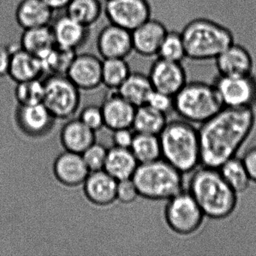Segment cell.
<instances>
[{
  "instance_id": "obj_34",
  "label": "cell",
  "mask_w": 256,
  "mask_h": 256,
  "mask_svg": "<svg viewBox=\"0 0 256 256\" xmlns=\"http://www.w3.org/2000/svg\"><path fill=\"white\" fill-rule=\"evenodd\" d=\"M44 94V82L41 79L17 83L14 89V96L22 106L43 103Z\"/></svg>"
},
{
  "instance_id": "obj_12",
  "label": "cell",
  "mask_w": 256,
  "mask_h": 256,
  "mask_svg": "<svg viewBox=\"0 0 256 256\" xmlns=\"http://www.w3.org/2000/svg\"><path fill=\"white\" fill-rule=\"evenodd\" d=\"M150 80L155 90L174 96L187 83L186 72L181 62L158 58L152 64Z\"/></svg>"
},
{
  "instance_id": "obj_40",
  "label": "cell",
  "mask_w": 256,
  "mask_h": 256,
  "mask_svg": "<svg viewBox=\"0 0 256 256\" xmlns=\"http://www.w3.org/2000/svg\"><path fill=\"white\" fill-rule=\"evenodd\" d=\"M131 130V128H125L112 131L114 146L130 149L134 136V133H133Z\"/></svg>"
},
{
  "instance_id": "obj_30",
  "label": "cell",
  "mask_w": 256,
  "mask_h": 256,
  "mask_svg": "<svg viewBox=\"0 0 256 256\" xmlns=\"http://www.w3.org/2000/svg\"><path fill=\"white\" fill-rule=\"evenodd\" d=\"M130 149L139 164L162 158L161 144L158 136L136 132Z\"/></svg>"
},
{
  "instance_id": "obj_25",
  "label": "cell",
  "mask_w": 256,
  "mask_h": 256,
  "mask_svg": "<svg viewBox=\"0 0 256 256\" xmlns=\"http://www.w3.org/2000/svg\"><path fill=\"white\" fill-rule=\"evenodd\" d=\"M19 46L24 50L42 59L56 46L52 28L48 26L24 30L20 36Z\"/></svg>"
},
{
  "instance_id": "obj_41",
  "label": "cell",
  "mask_w": 256,
  "mask_h": 256,
  "mask_svg": "<svg viewBox=\"0 0 256 256\" xmlns=\"http://www.w3.org/2000/svg\"><path fill=\"white\" fill-rule=\"evenodd\" d=\"M241 158L252 182H256V146L248 149Z\"/></svg>"
},
{
  "instance_id": "obj_10",
  "label": "cell",
  "mask_w": 256,
  "mask_h": 256,
  "mask_svg": "<svg viewBox=\"0 0 256 256\" xmlns=\"http://www.w3.org/2000/svg\"><path fill=\"white\" fill-rule=\"evenodd\" d=\"M104 13L109 23L132 32L151 18L152 8L148 0H106Z\"/></svg>"
},
{
  "instance_id": "obj_28",
  "label": "cell",
  "mask_w": 256,
  "mask_h": 256,
  "mask_svg": "<svg viewBox=\"0 0 256 256\" xmlns=\"http://www.w3.org/2000/svg\"><path fill=\"white\" fill-rule=\"evenodd\" d=\"M65 13L84 26L90 28L101 18L104 6L101 0H71Z\"/></svg>"
},
{
  "instance_id": "obj_35",
  "label": "cell",
  "mask_w": 256,
  "mask_h": 256,
  "mask_svg": "<svg viewBox=\"0 0 256 256\" xmlns=\"http://www.w3.org/2000/svg\"><path fill=\"white\" fill-rule=\"evenodd\" d=\"M108 149L101 144H92L82 155L90 172L104 170Z\"/></svg>"
},
{
  "instance_id": "obj_23",
  "label": "cell",
  "mask_w": 256,
  "mask_h": 256,
  "mask_svg": "<svg viewBox=\"0 0 256 256\" xmlns=\"http://www.w3.org/2000/svg\"><path fill=\"white\" fill-rule=\"evenodd\" d=\"M60 142L65 150L82 154L96 142V132L79 119L70 120L62 126Z\"/></svg>"
},
{
  "instance_id": "obj_9",
  "label": "cell",
  "mask_w": 256,
  "mask_h": 256,
  "mask_svg": "<svg viewBox=\"0 0 256 256\" xmlns=\"http://www.w3.org/2000/svg\"><path fill=\"white\" fill-rule=\"evenodd\" d=\"M224 107L252 108L256 103V79L253 74L218 76L214 83Z\"/></svg>"
},
{
  "instance_id": "obj_5",
  "label": "cell",
  "mask_w": 256,
  "mask_h": 256,
  "mask_svg": "<svg viewBox=\"0 0 256 256\" xmlns=\"http://www.w3.org/2000/svg\"><path fill=\"white\" fill-rule=\"evenodd\" d=\"M132 180L139 196L151 200H168L184 191L182 174L162 158L140 163Z\"/></svg>"
},
{
  "instance_id": "obj_33",
  "label": "cell",
  "mask_w": 256,
  "mask_h": 256,
  "mask_svg": "<svg viewBox=\"0 0 256 256\" xmlns=\"http://www.w3.org/2000/svg\"><path fill=\"white\" fill-rule=\"evenodd\" d=\"M157 56L172 62H182L187 58L185 44L181 32L168 31L160 46Z\"/></svg>"
},
{
  "instance_id": "obj_4",
  "label": "cell",
  "mask_w": 256,
  "mask_h": 256,
  "mask_svg": "<svg viewBox=\"0 0 256 256\" xmlns=\"http://www.w3.org/2000/svg\"><path fill=\"white\" fill-rule=\"evenodd\" d=\"M186 56L196 61L215 60L234 43L233 34L226 26L208 18L188 22L182 32Z\"/></svg>"
},
{
  "instance_id": "obj_36",
  "label": "cell",
  "mask_w": 256,
  "mask_h": 256,
  "mask_svg": "<svg viewBox=\"0 0 256 256\" xmlns=\"http://www.w3.org/2000/svg\"><path fill=\"white\" fill-rule=\"evenodd\" d=\"M78 119L94 132L104 126V116L101 106L90 104L82 109Z\"/></svg>"
},
{
  "instance_id": "obj_2",
  "label": "cell",
  "mask_w": 256,
  "mask_h": 256,
  "mask_svg": "<svg viewBox=\"0 0 256 256\" xmlns=\"http://www.w3.org/2000/svg\"><path fill=\"white\" fill-rule=\"evenodd\" d=\"M188 192L203 211L212 220L230 216L238 204V193L226 182L218 168L202 166L192 172Z\"/></svg>"
},
{
  "instance_id": "obj_3",
  "label": "cell",
  "mask_w": 256,
  "mask_h": 256,
  "mask_svg": "<svg viewBox=\"0 0 256 256\" xmlns=\"http://www.w3.org/2000/svg\"><path fill=\"white\" fill-rule=\"evenodd\" d=\"M158 137L162 158L182 174L202 164L198 130L193 124L184 120L168 122Z\"/></svg>"
},
{
  "instance_id": "obj_14",
  "label": "cell",
  "mask_w": 256,
  "mask_h": 256,
  "mask_svg": "<svg viewBox=\"0 0 256 256\" xmlns=\"http://www.w3.org/2000/svg\"><path fill=\"white\" fill-rule=\"evenodd\" d=\"M102 60L91 54H76L66 76L80 90L90 91L102 84Z\"/></svg>"
},
{
  "instance_id": "obj_19",
  "label": "cell",
  "mask_w": 256,
  "mask_h": 256,
  "mask_svg": "<svg viewBox=\"0 0 256 256\" xmlns=\"http://www.w3.org/2000/svg\"><path fill=\"white\" fill-rule=\"evenodd\" d=\"M167 32L166 26L161 22L151 18L132 31L133 50L145 58L157 56Z\"/></svg>"
},
{
  "instance_id": "obj_31",
  "label": "cell",
  "mask_w": 256,
  "mask_h": 256,
  "mask_svg": "<svg viewBox=\"0 0 256 256\" xmlns=\"http://www.w3.org/2000/svg\"><path fill=\"white\" fill-rule=\"evenodd\" d=\"M131 72L126 59L103 60L102 82L110 90L118 91Z\"/></svg>"
},
{
  "instance_id": "obj_27",
  "label": "cell",
  "mask_w": 256,
  "mask_h": 256,
  "mask_svg": "<svg viewBox=\"0 0 256 256\" xmlns=\"http://www.w3.org/2000/svg\"><path fill=\"white\" fill-rule=\"evenodd\" d=\"M167 122V115L145 104L136 108L132 128L136 132L160 136Z\"/></svg>"
},
{
  "instance_id": "obj_42",
  "label": "cell",
  "mask_w": 256,
  "mask_h": 256,
  "mask_svg": "<svg viewBox=\"0 0 256 256\" xmlns=\"http://www.w3.org/2000/svg\"><path fill=\"white\" fill-rule=\"evenodd\" d=\"M54 11L66 10L71 0H42Z\"/></svg>"
},
{
  "instance_id": "obj_24",
  "label": "cell",
  "mask_w": 256,
  "mask_h": 256,
  "mask_svg": "<svg viewBox=\"0 0 256 256\" xmlns=\"http://www.w3.org/2000/svg\"><path fill=\"white\" fill-rule=\"evenodd\" d=\"M138 164L131 149L114 146L108 150L104 170L118 181L132 178Z\"/></svg>"
},
{
  "instance_id": "obj_7",
  "label": "cell",
  "mask_w": 256,
  "mask_h": 256,
  "mask_svg": "<svg viewBox=\"0 0 256 256\" xmlns=\"http://www.w3.org/2000/svg\"><path fill=\"white\" fill-rule=\"evenodd\" d=\"M164 216L168 227L180 236L197 232L206 217L188 191L180 192L167 200Z\"/></svg>"
},
{
  "instance_id": "obj_13",
  "label": "cell",
  "mask_w": 256,
  "mask_h": 256,
  "mask_svg": "<svg viewBox=\"0 0 256 256\" xmlns=\"http://www.w3.org/2000/svg\"><path fill=\"white\" fill-rule=\"evenodd\" d=\"M96 47L103 60L126 59L134 52L132 32L109 23L100 31Z\"/></svg>"
},
{
  "instance_id": "obj_32",
  "label": "cell",
  "mask_w": 256,
  "mask_h": 256,
  "mask_svg": "<svg viewBox=\"0 0 256 256\" xmlns=\"http://www.w3.org/2000/svg\"><path fill=\"white\" fill-rule=\"evenodd\" d=\"M77 53L74 50H67L55 46L41 61L44 73L48 74L66 76L70 65Z\"/></svg>"
},
{
  "instance_id": "obj_21",
  "label": "cell",
  "mask_w": 256,
  "mask_h": 256,
  "mask_svg": "<svg viewBox=\"0 0 256 256\" xmlns=\"http://www.w3.org/2000/svg\"><path fill=\"white\" fill-rule=\"evenodd\" d=\"M44 73V67L38 56L24 50L18 44H12V56L10 64L8 78L14 83L41 79Z\"/></svg>"
},
{
  "instance_id": "obj_38",
  "label": "cell",
  "mask_w": 256,
  "mask_h": 256,
  "mask_svg": "<svg viewBox=\"0 0 256 256\" xmlns=\"http://www.w3.org/2000/svg\"><path fill=\"white\" fill-rule=\"evenodd\" d=\"M146 104L168 115V114L174 110V96L154 90L150 95Z\"/></svg>"
},
{
  "instance_id": "obj_16",
  "label": "cell",
  "mask_w": 256,
  "mask_h": 256,
  "mask_svg": "<svg viewBox=\"0 0 256 256\" xmlns=\"http://www.w3.org/2000/svg\"><path fill=\"white\" fill-rule=\"evenodd\" d=\"M90 172L80 154L65 150L58 155L54 162V175L66 186L83 185Z\"/></svg>"
},
{
  "instance_id": "obj_15",
  "label": "cell",
  "mask_w": 256,
  "mask_h": 256,
  "mask_svg": "<svg viewBox=\"0 0 256 256\" xmlns=\"http://www.w3.org/2000/svg\"><path fill=\"white\" fill-rule=\"evenodd\" d=\"M55 44L58 47L77 52L86 44L90 28L84 26L67 14L58 16L50 24Z\"/></svg>"
},
{
  "instance_id": "obj_11",
  "label": "cell",
  "mask_w": 256,
  "mask_h": 256,
  "mask_svg": "<svg viewBox=\"0 0 256 256\" xmlns=\"http://www.w3.org/2000/svg\"><path fill=\"white\" fill-rule=\"evenodd\" d=\"M56 120L44 103L18 104L16 110V122L19 130L32 138L48 136L53 130Z\"/></svg>"
},
{
  "instance_id": "obj_29",
  "label": "cell",
  "mask_w": 256,
  "mask_h": 256,
  "mask_svg": "<svg viewBox=\"0 0 256 256\" xmlns=\"http://www.w3.org/2000/svg\"><path fill=\"white\" fill-rule=\"evenodd\" d=\"M218 169L224 180L235 192L240 194L248 190L252 180L242 158L233 157L223 163Z\"/></svg>"
},
{
  "instance_id": "obj_18",
  "label": "cell",
  "mask_w": 256,
  "mask_h": 256,
  "mask_svg": "<svg viewBox=\"0 0 256 256\" xmlns=\"http://www.w3.org/2000/svg\"><path fill=\"white\" fill-rule=\"evenodd\" d=\"M218 76L226 77L252 74L254 61L246 48L234 43L223 50L215 60Z\"/></svg>"
},
{
  "instance_id": "obj_22",
  "label": "cell",
  "mask_w": 256,
  "mask_h": 256,
  "mask_svg": "<svg viewBox=\"0 0 256 256\" xmlns=\"http://www.w3.org/2000/svg\"><path fill=\"white\" fill-rule=\"evenodd\" d=\"M54 11L42 0H22L16 8L14 18L24 30L50 26Z\"/></svg>"
},
{
  "instance_id": "obj_26",
  "label": "cell",
  "mask_w": 256,
  "mask_h": 256,
  "mask_svg": "<svg viewBox=\"0 0 256 256\" xmlns=\"http://www.w3.org/2000/svg\"><path fill=\"white\" fill-rule=\"evenodd\" d=\"M154 90L149 76L140 72H132L127 78L118 92L124 98L136 106L145 104Z\"/></svg>"
},
{
  "instance_id": "obj_37",
  "label": "cell",
  "mask_w": 256,
  "mask_h": 256,
  "mask_svg": "<svg viewBox=\"0 0 256 256\" xmlns=\"http://www.w3.org/2000/svg\"><path fill=\"white\" fill-rule=\"evenodd\" d=\"M139 196L138 191L132 178L118 181L116 200L130 204L136 200Z\"/></svg>"
},
{
  "instance_id": "obj_8",
  "label": "cell",
  "mask_w": 256,
  "mask_h": 256,
  "mask_svg": "<svg viewBox=\"0 0 256 256\" xmlns=\"http://www.w3.org/2000/svg\"><path fill=\"white\" fill-rule=\"evenodd\" d=\"M43 82V103L55 118L66 120L74 116L80 107V90L62 74H48Z\"/></svg>"
},
{
  "instance_id": "obj_17",
  "label": "cell",
  "mask_w": 256,
  "mask_h": 256,
  "mask_svg": "<svg viewBox=\"0 0 256 256\" xmlns=\"http://www.w3.org/2000/svg\"><path fill=\"white\" fill-rule=\"evenodd\" d=\"M104 126L112 131L120 128H132L137 107L124 98L118 91L110 90L101 106Z\"/></svg>"
},
{
  "instance_id": "obj_1",
  "label": "cell",
  "mask_w": 256,
  "mask_h": 256,
  "mask_svg": "<svg viewBox=\"0 0 256 256\" xmlns=\"http://www.w3.org/2000/svg\"><path fill=\"white\" fill-rule=\"evenodd\" d=\"M256 124L253 108L224 107L198 130L202 164L218 168L236 156Z\"/></svg>"
},
{
  "instance_id": "obj_39",
  "label": "cell",
  "mask_w": 256,
  "mask_h": 256,
  "mask_svg": "<svg viewBox=\"0 0 256 256\" xmlns=\"http://www.w3.org/2000/svg\"><path fill=\"white\" fill-rule=\"evenodd\" d=\"M12 44H0V78H8Z\"/></svg>"
},
{
  "instance_id": "obj_6",
  "label": "cell",
  "mask_w": 256,
  "mask_h": 256,
  "mask_svg": "<svg viewBox=\"0 0 256 256\" xmlns=\"http://www.w3.org/2000/svg\"><path fill=\"white\" fill-rule=\"evenodd\" d=\"M224 108L214 84L188 83L174 96V110L184 120L203 124Z\"/></svg>"
},
{
  "instance_id": "obj_20",
  "label": "cell",
  "mask_w": 256,
  "mask_h": 256,
  "mask_svg": "<svg viewBox=\"0 0 256 256\" xmlns=\"http://www.w3.org/2000/svg\"><path fill=\"white\" fill-rule=\"evenodd\" d=\"M118 180L104 170L90 172L83 184L84 193L90 202L106 206L116 200Z\"/></svg>"
}]
</instances>
